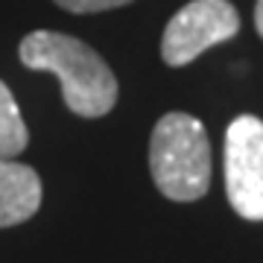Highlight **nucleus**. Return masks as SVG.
I'll return each mask as SVG.
<instances>
[{
  "instance_id": "nucleus-2",
  "label": "nucleus",
  "mask_w": 263,
  "mask_h": 263,
  "mask_svg": "<svg viewBox=\"0 0 263 263\" xmlns=\"http://www.w3.org/2000/svg\"><path fill=\"white\" fill-rule=\"evenodd\" d=\"M155 187L173 202H196L211 187V141L202 120L184 111L164 114L149 138Z\"/></svg>"
},
{
  "instance_id": "nucleus-8",
  "label": "nucleus",
  "mask_w": 263,
  "mask_h": 263,
  "mask_svg": "<svg viewBox=\"0 0 263 263\" xmlns=\"http://www.w3.org/2000/svg\"><path fill=\"white\" fill-rule=\"evenodd\" d=\"M254 27H257V35L263 38V0H257L254 6Z\"/></svg>"
},
{
  "instance_id": "nucleus-3",
  "label": "nucleus",
  "mask_w": 263,
  "mask_h": 263,
  "mask_svg": "<svg viewBox=\"0 0 263 263\" xmlns=\"http://www.w3.org/2000/svg\"><path fill=\"white\" fill-rule=\"evenodd\" d=\"M240 32V15L228 0H193L170 18L161 38V59L170 67H184L205 50Z\"/></svg>"
},
{
  "instance_id": "nucleus-6",
  "label": "nucleus",
  "mask_w": 263,
  "mask_h": 263,
  "mask_svg": "<svg viewBox=\"0 0 263 263\" xmlns=\"http://www.w3.org/2000/svg\"><path fill=\"white\" fill-rule=\"evenodd\" d=\"M29 129L6 82H0V158H15L27 149Z\"/></svg>"
},
{
  "instance_id": "nucleus-7",
  "label": "nucleus",
  "mask_w": 263,
  "mask_h": 263,
  "mask_svg": "<svg viewBox=\"0 0 263 263\" xmlns=\"http://www.w3.org/2000/svg\"><path fill=\"white\" fill-rule=\"evenodd\" d=\"M56 6L73 12V15H91V12H108V9H120L132 0H53Z\"/></svg>"
},
{
  "instance_id": "nucleus-1",
  "label": "nucleus",
  "mask_w": 263,
  "mask_h": 263,
  "mask_svg": "<svg viewBox=\"0 0 263 263\" xmlns=\"http://www.w3.org/2000/svg\"><path fill=\"white\" fill-rule=\"evenodd\" d=\"M21 62L29 70H50L62 82V100L79 117H105L117 103V76L82 38L35 29L21 41Z\"/></svg>"
},
{
  "instance_id": "nucleus-4",
  "label": "nucleus",
  "mask_w": 263,
  "mask_h": 263,
  "mask_svg": "<svg viewBox=\"0 0 263 263\" xmlns=\"http://www.w3.org/2000/svg\"><path fill=\"white\" fill-rule=\"evenodd\" d=\"M226 193L243 219H263V120L240 114L226 132Z\"/></svg>"
},
{
  "instance_id": "nucleus-5",
  "label": "nucleus",
  "mask_w": 263,
  "mask_h": 263,
  "mask_svg": "<svg viewBox=\"0 0 263 263\" xmlns=\"http://www.w3.org/2000/svg\"><path fill=\"white\" fill-rule=\"evenodd\" d=\"M41 208V179L27 164L0 158V228L27 222Z\"/></svg>"
}]
</instances>
